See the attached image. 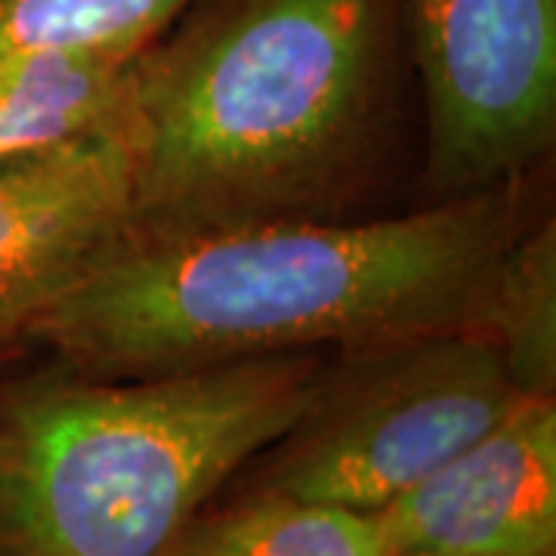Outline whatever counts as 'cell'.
Instances as JSON below:
<instances>
[{
    "label": "cell",
    "mask_w": 556,
    "mask_h": 556,
    "mask_svg": "<svg viewBox=\"0 0 556 556\" xmlns=\"http://www.w3.org/2000/svg\"><path fill=\"white\" fill-rule=\"evenodd\" d=\"M195 0H0V56H134Z\"/></svg>",
    "instance_id": "obj_11"
},
{
    "label": "cell",
    "mask_w": 556,
    "mask_h": 556,
    "mask_svg": "<svg viewBox=\"0 0 556 556\" xmlns=\"http://www.w3.org/2000/svg\"><path fill=\"white\" fill-rule=\"evenodd\" d=\"M331 353L102 378L28 350L0 362V556H164L281 437Z\"/></svg>",
    "instance_id": "obj_3"
},
{
    "label": "cell",
    "mask_w": 556,
    "mask_h": 556,
    "mask_svg": "<svg viewBox=\"0 0 556 556\" xmlns=\"http://www.w3.org/2000/svg\"><path fill=\"white\" fill-rule=\"evenodd\" d=\"M393 556H556V396H529L375 510Z\"/></svg>",
    "instance_id": "obj_7"
},
{
    "label": "cell",
    "mask_w": 556,
    "mask_h": 556,
    "mask_svg": "<svg viewBox=\"0 0 556 556\" xmlns=\"http://www.w3.org/2000/svg\"><path fill=\"white\" fill-rule=\"evenodd\" d=\"M551 189L544 164L387 217L124 229L20 340L90 375L149 378L473 331L497 260L554 211Z\"/></svg>",
    "instance_id": "obj_1"
},
{
    "label": "cell",
    "mask_w": 556,
    "mask_h": 556,
    "mask_svg": "<svg viewBox=\"0 0 556 556\" xmlns=\"http://www.w3.org/2000/svg\"><path fill=\"white\" fill-rule=\"evenodd\" d=\"M164 556H390L378 514L219 492Z\"/></svg>",
    "instance_id": "obj_8"
},
{
    "label": "cell",
    "mask_w": 556,
    "mask_h": 556,
    "mask_svg": "<svg viewBox=\"0 0 556 556\" xmlns=\"http://www.w3.org/2000/svg\"><path fill=\"white\" fill-rule=\"evenodd\" d=\"M405 0H195L127 68V232L371 217Z\"/></svg>",
    "instance_id": "obj_2"
},
{
    "label": "cell",
    "mask_w": 556,
    "mask_h": 556,
    "mask_svg": "<svg viewBox=\"0 0 556 556\" xmlns=\"http://www.w3.org/2000/svg\"><path fill=\"white\" fill-rule=\"evenodd\" d=\"M390 556H393V554H390Z\"/></svg>",
    "instance_id": "obj_13"
},
{
    "label": "cell",
    "mask_w": 556,
    "mask_h": 556,
    "mask_svg": "<svg viewBox=\"0 0 556 556\" xmlns=\"http://www.w3.org/2000/svg\"><path fill=\"white\" fill-rule=\"evenodd\" d=\"M22 353H28V346H22V343H16V340L0 338V362H3V358L22 356Z\"/></svg>",
    "instance_id": "obj_12"
},
{
    "label": "cell",
    "mask_w": 556,
    "mask_h": 556,
    "mask_svg": "<svg viewBox=\"0 0 556 556\" xmlns=\"http://www.w3.org/2000/svg\"><path fill=\"white\" fill-rule=\"evenodd\" d=\"M427 121V201L554 161L556 0H405Z\"/></svg>",
    "instance_id": "obj_5"
},
{
    "label": "cell",
    "mask_w": 556,
    "mask_h": 556,
    "mask_svg": "<svg viewBox=\"0 0 556 556\" xmlns=\"http://www.w3.org/2000/svg\"><path fill=\"white\" fill-rule=\"evenodd\" d=\"M134 56H0V159L56 146L115 118L127 102Z\"/></svg>",
    "instance_id": "obj_9"
},
{
    "label": "cell",
    "mask_w": 556,
    "mask_h": 556,
    "mask_svg": "<svg viewBox=\"0 0 556 556\" xmlns=\"http://www.w3.org/2000/svg\"><path fill=\"white\" fill-rule=\"evenodd\" d=\"M473 331L495 343L522 396H556V217L519 236L479 300Z\"/></svg>",
    "instance_id": "obj_10"
},
{
    "label": "cell",
    "mask_w": 556,
    "mask_h": 556,
    "mask_svg": "<svg viewBox=\"0 0 556 556\" xmlns=\"http://www.w3.org/2000/svg\"><path fill=\"white\" fill-rule=\"evenodd\" d=\"M127 102L78 137L0 159V338L105 254L130 217Z\"/></svg>",
    "instance_id": "obj_6"
},
{
    "label": "cell",
    "mask_w": 556,
    "mask_h": 556,
    "mask_svg": "<svg viewBox=\"0 0 556 556\" xmlns=\"http://www.w3.org/2000/svg\"><path fill=\"white\" fill-rule=\"evenodd\" d=\"M522 399L495 343L467 328L331 353L291 427L219 492L375 514Z\"/></svg>",
    "instance_id": "obj_4"
}]
</instances>
